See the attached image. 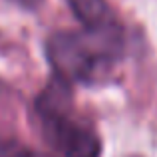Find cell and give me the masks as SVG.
I'll return each instance as SVG.
<instances>
[{
    "mask_svg": "<svg viewBox=\"0 0 157 157\" xmlns=\"http://www.w3.org/2000/svg\"><path fill=\"white\" fill-rule=\"evenodd\" d=\"M70 104L72 101L36 107L42 119L44 137L62 157H100V137L96 131L82 125L70 115Z\"/></svg>",
    "mask_w": 157,
    "mask_h": 157,
    "instance_id": "cell-2",
    "label": "cell"
},
{
    "mask_svg": "<svg viewBox=\"0 0 157 157\" xmlns=\"http://www.w3.org/2000/svg\"><path fill=\"white\" fill-rule=\"evenodd\" d=\"M68 2L84 30H101L117 24L105 0H68Z\"/></svg>",
    "mask_w": 157,
    "mask_h": 157,
    "instance_id": "cell-3",
    "label": "cell"
},
{
    "mask_svg": "<svg viewBox=\"0 0 157 157\" xmlns=\"http://www.w3.org/2000/svg\"><path fill=\"white\" fill-rule=\"evenodd\" d=\"M0 157H52V155L36 149H28L16 141H8V139L0 137Z\"/></svg>",
    "mask_w": 157,
    "mask_h": 157,
    "instance_id": "cell-4",
    "label": "cell"
},
{
    "mask_svg": "<svg viewBox=\"0 0 157 157\" xmlns=\"http://www.w3.org/2000/svg\"><path fill=\"white\" fill-rule=\"evenodd\" d=\"M12 2H16L22 8H28V10H34V8H38L42 4V0H12Z\"/></svg>",
    "mask_w": 157,
    "mask_h": 157,
    "instance_id": "cell-5",
    "label": "cell"
},
{
    "mask_svg": "<svg viewBox=\"0 0 157 157\" xmlns=\"http://www.w3.org/2000/svg\"><path fill=\"white\" fill-rule=\"evenodd\" d=\"M123 50L119 24L101 30L56 32L46 46L56 78L64 82H92L109 68Z\"/></svg>",
    "mask_w": 157,
    "mask_h": 157,
    "instance_id": "cell-1",
    "label": "cell"
}]
</instances>
